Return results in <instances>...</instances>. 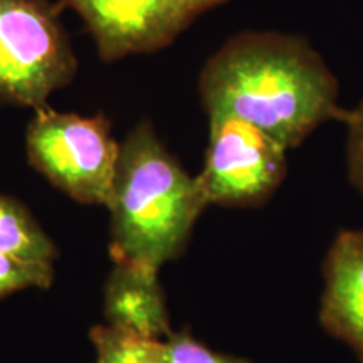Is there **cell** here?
I'll list each match as a JSON object with an SVG mask.
<instances>
[{
    "label": "cell",
    "mask_w": 363,
    "mask_h": 363,
    "mask_svg": "<svg viewBox=\"0 0 363 363\" xmlns=\"http://www.w3.org/2000/svg\"><path fill=\"white\" fill-rule=\"evenodd\" d=\"M208 116H233L296 148L330 120H343L340 84L305 38L246 30L207 59L199 79Z\"/></svg>",
    "instance_id": "obj_1"
},
{
    "label": "cell",
    "mask_w": 363,
    "mask_h": 363,
    "mask_svg": "<svg viewBox=\"0 0 363 363\" xmlns=\"http://www.w3.org/2000/svg\"><path fill=\"white\" fill-rule=\"evenodd\" d=\"M106 206L115 261L160 269L184 251L208 202L197 177L182 169L152 123L142 121L120 145Z\"/></svg>",
    "instance_id": "obj_2"
},
{
    "label": "cell",
    "mask_w": 363,
    "mask_h": 363,
    "mask_svg": "<svg viewBox=\"0 0 363 363\" xmlns=\"http://www.w3.org/2000/svg\"><path fill=\"white\" fill-rule=\"evenodd\" d=\"M74 54L45 0H0V99L44 106L74 78Z\"/></svg>",
    "instance_id": "obj_3"
},
{
    "label": "cell",
    "mask_w": 363,
    "mask_h": 363,
    "mask_svg": "<svg viewBox=\"0 0 363 363\" xmlns=\"http://www.w3.org/2000/svg\"><path fill=\"white\" fill-rule=\"evenodd\" d=\"M27 155L51 184L83 203L110 201L120 145L110 121L35 108L27 128Z\"/></svg>",
    "instance_id": "obj_4"
},
{
    "label": "cell",
    "mask_w": 363,
    "mask_h": 363,
    "mask_svg": "<svg viewBox=\"0 0 363 363\" xmlns=\"http://www.w3.org/2000/svg\"><path fill=\"white\" fill-rule=\"evenodd\" d=\"M208 148L199 184L208 203L257 207L284 180L288 162L278 140L233 116H208Z\"/></svg>",
    "instance_id": "obj_5"
},
{
    "label": "cell",
    "mask_w": 363,
    "mask_h": 363,
    "mask_svg": "<svg viewBox=\"0 0 363 363\" xmlns=\"http://www.w3.org/2000/svg\"><path fill=\"white\" fill-rule=\"evenodd\" d=\"M83 17L106 61L155 52L202 13L229 0H65Z\"/></svg>",
    "instance_id": "obj_6"
},
{
    "label": "cell",
    "mask_w": 363,
    "mask_h": 363,
    "mask_svg": "<svg viewBox=\"0 0 363 363\" xmlns=\"http://www.w3.org/2000/svg\"><path fill=\"white\" fill-rule=\"evenodd\" d=\"M323 269L321 325L350 345L363 363V229L337 235Z\"/></svg>",
    "instance_id": "obj_7"
},
{
    "label": "cell",
    "mask_w": 363,
    "mask_h": 363,
    "mask_svg": "<svg viewBox=\"0 0 363 363\" xmlns=\"http://www.w3.org/2000/svg\"><path fill=\"white\" fill-rule=\"evenodd\" d=\"M158 269L116 262L106 283L104 311L111 326L152 340L172 335Z\"/></svg>",
    "instance_id": "obj_8"
},
{
    "label": "cell",
    "mask_w": 363,
    "mask_h": 363,
    "mask_svg": "<svg viewBox=\"0 0 363 363\" xmlns=\"http://www.w3.org/2000/svg\"><path fill=\"white\" fill-rule=\"evenodd\" d=\"M0 252L52 262L56 247L24 206L0 195Z\"/></svg>",
    "instance_id": "obj_9"
},
{
    "label": "cell",
    "mask_w": 363,
    "mask_h": 363,
    "mask_svg": "<svg viewBox=\"0 0 363 363\" xmlns=\"http://www.w3.org/2000/svg\"><path fill=\"white\" fill-rule=\"evenodd\" d=\"M96 363H163L165 340H152L116 326H96L91 331Z\"/></svg>",
    "instance_id": "obj_10"
},
{
    "label": "cell",
    "mask_w": 363,
    "mask_h": 363,
    "mask_svg": "<svg viewBox=\"0 0 363 363\" xmlns=\"http://www.w3.org/2000/svg\"><path fill=\"white\" fill-rule=\"evenodd\" d=\"M52 283V262L30 261L0 252V296L26 288H48Z\"/></svg>",
    "instance_id": "obj_11"
},
{
    "label": "cell",
    "mask_w": 363,
    "mask_h": 363,
    "mask_svg": "<svg viewBox=\"0 0 363 363\" xmlns=\"http://www.w3.org/2000/svg\"><path fill=\"white\" fill-rule=\"evenodd\" d=\"M163 363H251L244 358L224 355L214 352L206 345L197 342L192 335L172 333L165 340V355Z\"/></svg>",
    "instance_id": "obj_12"
},
{
    "label": "cell",
    "mask_w": 363,
    "mask_h": 363,
    "mask_svg": "<svg viewBox=\"0 0 363 363\" xmlns=\"http://www.w3.org/2000/svg\"><path fill=\"white\" fill-rule=\"evenodd\" d=\"M343 123L347 125V163L348 179L363 197V101L350 111H345Z\"/></svg>",
    "instance_id": "obj_13"
}]
</instances>
